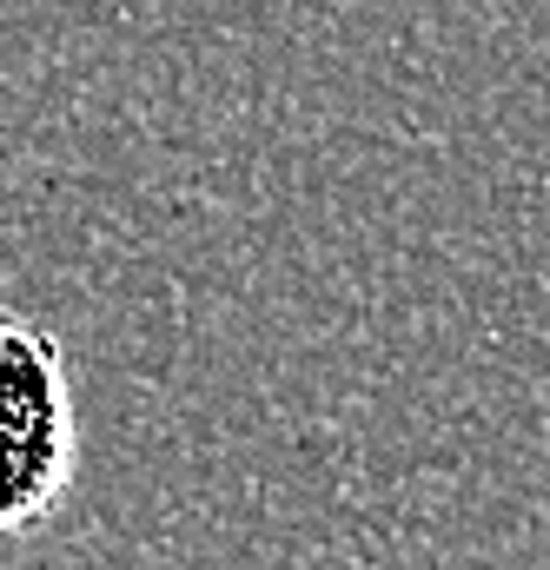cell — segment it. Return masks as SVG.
Returning <instances> with one entry per match:
<instances>
[{
	"label": "cell",
	"instance_id": "6da1fadb",
	"mask_svg": "<svg viewBox=\"0 0 550 570\" xmlns=\"http://www.w3.org/2000/svg\"><path fill=\"white\" fill-rule=\"evenodd\" d=\"M80 464L67 352L47 325L0 305V538L47 524Z\"/></svg>",
	"mask_w": 550,
	"mask_h": 570
}]
</instances>
